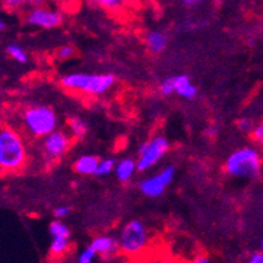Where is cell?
Instances as JSON below:
<instances>
[{
  "mask_svg": "<svg viewBox=\"0 0 263 263\" xmlns=\"http://www.w3.org/2000/svg\"><path fill=\"white\" fill-rule=\"evenodd\" d=\"M260 250L263 251V239H262V242H260Z\"/></svg>",
  "mask_w": 263,
  "mask_h": 263,
  "instance_id": "1f68e13d",
  "label": "cell"
},
{
  "mask_svg": "<svg viewBox=\"0 0 263 263\" xmlns=\"http://www.w3.org/2000/svg\"><path fill=\"white\" fill-rule=\"evenodd\" d=\"M137 171H139L137 170V160L125 157L116 163L115 175L120 183H129Z\"/></svg>",
  "mask_w": 263,
  "mask_h": 263,
  "instance_id": "4fadbf2b",
  "label": "cell"
},
{
  "mask_svg": "<svg viewBox=\"0 0 263 263\" xmlns=\"http://www.w3.org/2000/svg\"><path fill=\"white\" fill-rule=\"evenodd\" d=\"M4 27H6V25H4V22L2 21V19H0V31H2V30H3Z\"/></svg>",
  "mask_w": 263,
  "mask_h": 263,
  "instance_id": "4dcf8cb0",
  "label": "cell"
},
{
  "mask_svg": "<svg viewBox=\"0 0 263 263\" xmlns=\"http://www.w3.org/2000/svg\"><path fill=\"white\" fill-rule=\"evenodd\" d=\"M0 107H2V102H0Z\"/></svg>",
  "mask_w": 263,
  "mask_h": 263,
  "instance_id": "d6a6232c",
  "label": "cell"
},
{
  "mask_svg": "<svg viewBox=\"0 0 263 263\" xmlns=\"http://www.w3.org/2000/svg\"><path fill=\"white\" fill-rule=\"evenodd\" d=\"M25 3L26 0H3L4 7L8 8V10H17V8H21Z\"/></svg>",
  "mask_w": 263,
  "mask_h": 263,
  "instance_id": "484cf974",
  "label": "cell"
},
{
  "mask_svg": "<svg viewBox=\"0 0 263 263\" xmlns=\"http://www.w3.org/2000/svg\"><path fill=\"white\" fill-rule=\"evenodd\" d=\"M90 246L93 247L97 254L105 259L107 258H111L113 255H116L117 251H120V245H118V239L113 238V236L109 235H100L96 236V238L91 240Z\"/></svg>",
  "mask_w": 263,
  "mask_h": 263,
  "instance_id": "8fae6325",
  "label": "cell"
},
{
  "mask_svg": "<svg viewBox=\"0 0 263 263\" xmlns=\"http://www.w3.org/2000/svg\"><path fill=\"white\" fill-rule=\"evenodd\" d=\"M238 128L242 132H245V133H251V130L254 129L253 120L247 117L240 118V120L238 121Z\"/></svg>",
  "mask_w": 263,
  "mask_h": 263,
  "instance_id": "cb8c5ba5",
  "label": "cell"
},
{
  "mask_svg": "<svg viewBox=\"0 0 263 263\" xmlns=\"http://www.w3.org/2000/svg\"><path fill=\"white\" fill-rule=\"evenodd\" d=\"M194 262L195 263H210L211 260H210V258H208L207 255H199L195 258Z\"/></svg>",
  "mask_w": 263,
  "mask_h": 263,
  "instance_id": "83f0119b",
  "label": "cell"
},
{
  "mask_svg": "<svg viewBox=\"0 0 263 263\" xmlns=\"http://www.w3.org/2000/svg\"><path fill=\"white\" fill-rule=\"evenodd\" d=\"M71 146V137L62 130H54L42 142V152L47 160H58L65 155Z\"/></svg>",
  "mask_w": 263,
  "mask_h": 263,
  "instance_id": "9c48e42d",
  "label": "cell"
},
{
  "mask_svg": "<svg viewBox=\"0 0 263 263\" xmlns=\"http://www.w3.org/2000/svg\"><path fill=\"white\" fill-rule=\"evenodd\" d=\"M98 163L100 159L94 155H83V156L78 157L74 163V170L78 175L82 176H90V175H96L97 171Z\"/></svg>",
  "mask_w": 263,
  "mask_h": 263,
  "instance_id": "9a60e30c",
  "label": "cell"
},
{
  "mask_svg": "<svg viewBox=\"0 0 263 263\" xmlns=\"http://www.w3.org/2000/svg\"><path fill=\"white\" fill-rule=\"evenodd\" d=\"M76 52L77 51L73 46L65 45L58 50V52H57V57H58V59H61V61H67V59L73 58V57L76 55Z\"/></svg>",
  "mask_w": 263,
  "mask_h": 263,
  "instance_id": "603a6c76",
  "label": "cell"
},
{
  "mask_svg": "<svg viewBox=\"0 0 263 263\" xmlns=\"http://www.w3.org/2000/svg\"><path fill=\"white\" fill-rule=\"evenodd\" d=\"M170 141L165 136H153L148 141L142 142L139 148V157H137V170L139 172H145L159 164L166 153L170 152Z\"/></svg>",
  "mask_w": 263,
  "mask_h": 263,
  "instance_id": "8992f818",
  "label": "cell"
},
{
  "mask_svg": "<svg viewBox=\"0 0 263 263\" xmlns=\"http://www.w3.org/2000/svg\"><path fill=\"white\" fill-rule=\"evenodd\" d=\"M27 163V146L17 130L11 126L0 128V172L21 171Z\"/></svg>",
  "mask_w": 263,
  "mask_h": 263,
  "instance_id": "6da1fadb",
  "label": "cell"
},
{
  "mask_svg": "<svg viewBox=\"0 0 263 263\" xmlns=\"http://www.w3.org/2000/svg\"><path fill=\"white\" fill-rule=\"evenodd\" d=\"M7 54L11 58L16 61L17 63H27L28 62V55L26 50L22 46L16 45V43H11L7 46Z\"/></svg>",
  "mask_w": 263,
  "mask_h": 263,
  "instance_id": "e0dca14e",
  "label": "cell"
},
{
  "mask_svg": "<svg viewBox=\"0 0 263 263\" xmlns=\"http://www.w3.org/2000/svg\"><path fill=\"white\" fill-rule=\"evenodd\" d=\"M22 121L26 130L36 139H43L58 128V116L46 105L28 106L22 115Z\"/></svg>",
  "mask_w": 263,
  "mask_h": 263,
  "instance_id": "277c9868",
  "label": "cell"
},
{
  "mask_svg": "<svg viewBox=\"0 0 263 263\" xmlns=\"http://www.w3.org/2000/svg\"><path fill=\"white\" fill-rule=\"evenodd\" d=\"M49 232L52 238L50 243V255L54 258L63 256L71 246V231L62 222V219H55L50 223Z\"/></svg>",
  "mask_w": 263,
  "mask_h": 263,
  "instance_id": "ba28073f",
  "label": "cell"
},
{
  "mask_svg": "<svg viewBox=\"0 0 263 263\" xmlns=\"http://www.w3.org/2000/svg\"><path fill=\"white\" fill-rule=\"evenodd\" d=\"M30 3L34 6V7H41L42 6V0H30Z\"/></svg>",
  "mask_w": 263,
  "mask_h": 263,
  "instance_id": "f546056e",
  "label": "cell"
},
{
  "mask_svg": "<svg viewBox=\"0 0 263 263\" xmlns=\"http://www.w3.org/2000/svg\"><path fill=\"white\" fill-rule=\"evenodd\" d=\"M67 128L70 129V133L76 139H83L89 132V126L81 117L71 116L67 118Z\"/></svg>",
  "mask_w": 263,
  "mask_h": 263,
  "instance_id": "2e32d148",
  "label": "cell"
},
{
  "mask_svg": "<svg viewBox=\"0 0 263 263\" xmlns=\"http://www.w3.org/2000/svg\"><path fill=\"white\" fill-rule=\"evenodd\" d=\"M149 234L145 224L141 220H130L122 227L120 236H118V245L120 251L128 256L137 255L142 253L148 246Z\"/></svg>",
  "mask_w": 263,
  "mask_h": 263,
  "instance_id": "5b68a950",
  "label": "cell"
},
{
  "mask_svg": "<svg viewBox=\"0 0 263 263\" xmlns=\"http://www.w3.org/2000/svg\"><path fill=\"white\" fill-rule=\"evenodd\" d=\"M93 2L105 10H117L124 4V0H93Z\"/></svg>",
  "mask_w": 263,
  "mask_h": 263,
  "instance_id": "7402d4cb",
  "label": "cell"
},
{
  "mask_svg": "<svg viewBox=\"0 0 263 263\" xmlns=\"http://www.w3.org/2000/svg\"><path fill=\"white\" fill-rule=\"evenodd\" d=\"M145 45L146 49L152 54H161L165 51L166 46H168V36L163 31L153 30L146 34Z\"/></svg>",
  "mask_w": 263,
  "mask_h": 263,
  "instance_id": "5bb4252c",
  "label": "cell"
},
{
  "mask_svg": "<svg viewBox=\"0 0 263 263\" xmlns=\"http://www.w3.org/2000/svg\"><path fill=\"white\" fill-rule=\"evenodd\" d=\"M159 91L163 97H171L172 94H175V81H173V77L165 78V80L160 82Z\"/></svg>",
  "mask_w": 263,
  "mask_h": 263,
  "instance_id": "ffe728a7",
  "label": "cell"
},
{
  "mask_svg": "<svg viewBox=\"0 0 263 263\" xmlns=\"http://www.w3.org/2000/svg\"><path fill=\"white\" fill-rule=\"evenodd\" d=\"M175 175H176V168L173 165H168L156 175L146 177V179L140 181L139 187L141 194L146 197H151V199H156V197L161 196L164 191L173 181Z\"/></svg>",
  "mask_w": 263,
  "mask_h": 263,
  "instance_id": "52a82bcc",
  "label": "cell"
},
{
  "mask_svg": "<svg viewBox=\"0 0 263 263\" xmlns=\"http://www.w3.org/2000/svg\"><path fill=\"white\" fill-rule=\"evenodd\" d=\"M71 214V208L69 205H59L54 210V216L57 219H63V218H67L69 215Z\"/></svg>",
  "mask_w": 263,
  "mask_h": 263,
  "instance_id": "d4e9b609",
  "label": "cell"
},
{
  "mask_svg": "<svg viewBox=\"0 0 263 263\" xmlns=\"http://www.w3.org/2000/svg\"><path fill=\"white\" fill-rule=\"evenodd\" d=\"M116 83V77L109 73H70L61 78V85L66 90L80 91L89 96H102Z\"/></svg>",
  "mask_w": 263,
  "mask_h": 263,
  "instance_id": "3957f363",
  "label": "cell"
},
{
  "mask_svg": "<svg viewBox=\"0 0 263 263\" xmlns=\"http://www.w3.org/2000/svg\"><path fill=\"white\" fill-rule=\"evenodd\" d=\"M173 81H175V93L181 98H185V100H195L199 93L197 87L195 86L191 78L185 74H179V76L173 77Z\"/></svg>",
  "mask_w": 263,
  "mask_h": 263,
  "instance_id": "7c38bea8",
  "label": "cell"
},
{
  "mask_svg": "<svg viewBox=\"0 0 263 263\" xmlns=\"http://www.w3.org/2000/svg\"><path fill=\"white\" fill-rule=\"evenodd\" d=\"M250 263H263V251H255L249 256Z\"/></svg>",
  "mask_w": 263,
  "mask_h": 263,
  "instance_id": "4316f807",
  "label": "cell"
},
{
  "mask_svg": "<svg viewBox=\"0 0 263 263\" xmlns=\"http://www.w3.org/2000/svg\"><path fill=\"white\" fill-rule=\"evenodd\" d=\"M251 140L256 145V148L263 151V121L254 125V129L251 130Z\"/></svg>",
  "mask_w": 263,
  "mask_h": 263,
  "instance_id": "d6986e66",
  "label": "cell"
},
{
  "mask_svg": "<svg viewBox=\"0 0 263 263\" xmlns=\"http://www.w3.org/2000/svg\"><path fill=\"white\" fill-rule=\"evenodd\" d=\"M27 25L41 28H57L63 23V14L58 10L45 7H34L26 16Z\"/></svg>",
  "mask_w": 263,
  "mask_h": 263,
  "instance_id": "30bf717a",
  "label": "cell"
},
{
  "mask_svg": "<svg viewBox=\"0 0 263 263\" xmlns=\"http://www.w3.org/2000/svg\"><path fill=\"white\" fill-rule=\"evenodd\" d=\"M201 2H204V0H183V3L187 6V7H194L196 4H200Z\"/></svg>",
  "mask_w": 263,
  "mask_h": 263,
  "instance_id": "f1b7e54d",
  "label": "cell"
},
{
  "mask_svg": "<svg viewBox=\"0 0 263 263\" xmlns=\"http://www.w3.org/2000/svg\"><path fill=\"white\" fill-rule=\"evenodd\" d=\"M263 159L255 146H242L230 153L224 161V171L230 177L240 180L255 179L262 172Z\"/></svg>",
  "mask_w": 263,
  "mask_h": 263,
  "instance_id": "7a4b0ae2",
  "label": "cell"
},
{
  "mask_svg": "<svg viewBox=\"0 0 263 263\" xmlns=\"http://www.w3.org/2000/svg\"><path fill=\"white\" fill-rule=\"evenodd\" d=\"M116 163H117V161L113 159L100 160V163H98V166H97V171H96V175H94V176H97V177L109 176L111 172H115Z\"/></svg>",
  "mask_w": 263,
  "mask_h": 263,
  "instance_id": "ac0fdd59",
  "label": "cell"
},
{
  "mask_svg": "<svg viewBox=\"0 0 263 263\" xmlns=\"http://www.w3.org/2000/svg\"><path fill=\"white\" fill-rule=\"evenodd\" d=\"M97 256H98L97 251H96V250H94L90 245H89L86 249H83L82 251H81V254L78 255V258H77V262L78 263H91V262H94V259H96Z\"/></svg>",
  "mask_w": 263,
  "mask_h": 263,
  "instance_id": "44dd1931",
  "label": "cell"
}]
</instances>
